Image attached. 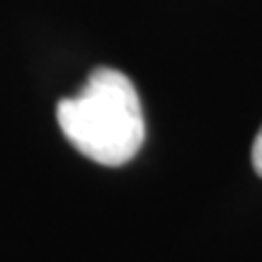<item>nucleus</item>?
Segmentation results:
<instances>
[{
  "label": "nucleus",
  "mask_w": 262,
  "mask_h": 262,
  "mask_svg": "<svg viewBox=\"0 0 262 262\" xmlns=\"http://www.w3.org/2000/svg\"><path fill=\"white\" fill-rule=\"evenodd\" d=\"M56 119L75 150L100 165H124L143 146L146 119L129 78L100 66L88 75L80 95L56 104Z\"/></svg>",
  "instance_id": "nucleus-1"
},
{
  "label": "nucleus",
  "mask_w": 262,
  "mask_h": 262,
  "mask_svg": "<svg viewBox=\"0 0 262 262\" xmlns=\"http://www.w3.org/2000/svg\"><path fill=\"white\" fill-rule=\"evenodd\" d=\"M253 168L262 178V129H260V134L255 136V143H253Z\"/></svg>",
  "instance_id": "nucleus-2"
}]
</instances>
